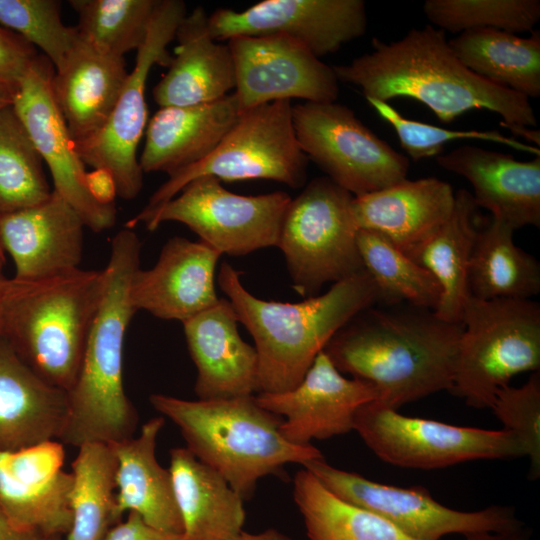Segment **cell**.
Instances as JSON below:
<instances>
[{"instance_id": "6da1fadb", "label": "cell", "mask_w": 540, "mask_h": 540, "mask_svg": "<svg viewBox=\"0 0 540 540\" xmlns=\"http://www.w3.org/2000/svg\"><path fill=\"white\" fill-rule=\"evenodd\" d=\"M462 322L409 303H375L359 312L324 352L341 373L373 384L379 403L398 409L450 391Z\"/></svg>"}, {"instance_id": "7a4b0ae2", "label": "cell", "mask_w": 540, "mask_h": 540, "mask_svg": "<svg viewBox=\"0 0 540 540\" xmlns=\"http://www.w3.org/2000/svg\"><path fill=\"white\" fill-rule=\"evenodd\" d=\"M371 44V52L332 66L339 82L359 88L366 99L412 98L445 123L467 111L485 109L507 124H537L527 97L470 71L439 28H413L397 41L373 38Z\"/></svg>"}, {"instance_id": "3957f363", "label": "cell", "mask_w": 540, "mask_h": 540, "mask_svg": "<svg viewBox=\"0 0 540 540\" xmlns=\"http://www.w3.org/2000/svg\"><path fill=\"white\" fill-rule=\"evenodd\" d=\"M141 242L132 228L112 239L104 271L101 302L84 349L80 369L67 392L68 414L58 441L74 447L88 442L113 444L133 437L138 415L123 383L124 340L135 314L129 297L140 268Z\"/></svg>"}, {"instance_id": "277c9868", "label": "cell", "mask_w": 540, "mask_h": 540, "mask_svg": "<svg viewBox=\"0 0 540 540\" xmlns=\"http://www.w3.org/2000/svg\"><path fill=\"white\" fill-rule=\"evenodd\" d=\"M217 280L239 323L254 339L258 393H280L297 386L332 337L359 312L379 302L377 288L365 270L297 303L252 295L228 263L221 265Z\"/></svg>"}, {"instance_id": "5b68a950", "label": "cell", "mask_w": 540, "mask_h": 540, "mask_svg": "<svg viewBox=\"0 0 540 540\" xmlns=\"http://www.w3.org/2000/svg\"><path fill=\"white\" fill-rule=\"evenodd\" d=\"M103 289V270L77 268L38 280L9 278L0 302V336L43 379L68 392Z\"/></svg>"}, {"instance_id": "8992f818", "label": "cell", "mask_w": 540, "mask_h": 540, "mask_svg": "<svg viewBox=\"0 0 540 540\" xmlns=\"http://www.w3.org/2000/svg\"><path fill=\"white\" fill-rule=\"evenodd\" d=\"M149 401L179 428L186 448L243 500L253 496L260 478L284 465L323 458L311 444L286 440L280 431L283 418L261 407L254 395L192 401L153 394Z\"/></svg>"}, {"instance_id": "52a82bcc", "label": "cell", "mask_w": 540, "mask_h": 540, "mask_svg": "<svg viewBox=\"0 0 540 540\" xmlns=\"http://www.w3.org/2000/svg\"><path fill=\"white\" fill-rule=\"evenodd\" d=\"M449 392L476 409L490 408L515 375L540 369V305L531 299L468 296Z\"/></svg>"}, {"instance_id": "ba28073f", "label": "cell", "mask_w": 540, "mask_h": 540, "mask_svg": "<svg viewBox=\"0 0 540 540\" xmlns=\"http://www.w3.org/2000/svg\"><path fill=\"white\" fill-rule=\"evenodd\" d=\"M354 196L328 177L311 180L284 214L277 247L302 296H315L362 270Z\"/></svg>"}, {"instance_id": "9c48e42d", "label": "cell", "mask_w": 540, "mask_h": 540, "mask_svg": "<svg viewBox=\"0 0 540 540\" xmlns=\"http://www.w3.org/2000/svg\"><path fill=\"white\" fill-rule=\"evenodd\" d=\"M308 161L295 135L291 101L264 104L241 113L208 156L168 176L139 214L164 205L202 176L227 182L266 179L300 188L307 178Z\"/></svg>"}, {"instance_id": "30bf717a", "label": "cell", "mask_w": 540, "mask_h": 540, "mask_svg": "<svg viewBox=\"0 0 540 540\" xmlns=\"http://www.w3.org/2000/svg\"><path fill=\"white\" fill-rule=\"evenodd\" d=\"M291 199L283 191L236 194L224 188L217 178L202 176L159 208L147 214L138 213L127 227L143 223L154 231L164 222H180L221 255H247L277 245Z\"/></svg>"}, {"instance_id": "8fae6325", "label": "cell", "mask_w": 540, "mask_h": 540, "mask_svg": "<svg viewBox=\"0 0 540 540\" xmlns=\"http://www.w3.org/2000/svg\"><path fill=\"white\" fill-rule=\"evenodd\" d=\"M187 14L181 0H159L135 65L128 74L116 105L105 125L92 136L74 142L85 165L107 170L115 183L117 197L134 199L143 186V171L137 149L148 124L146 83L154 65L168 67L172 57L168 44L175 39Z\"/></svg>"}, {"instance_id": "7c38bea8", "label": "cell", "mask_w": 540, "mask_h": 540, "mask_svg": "<svg viewBox=\"0 0 540 540\" xmlns=\"http://www.w3.org/2000/svg\"><path fill=\"white\" fill-rule=\"evenodd\" d=\"M298 144L308 160L354 197L406 179L409 158L394 150L336 102L292 105Z\"/></svg>"}, {"instance_id": "4fadbf2b", "label": "cell", "mask_w": 540, "mask_h": 540, "mask_svg": "<svg viewBox=\"0 0 540 540\" xmlns=\"http://www.w3.org/2000/svg\"><path fill=\"white\" fill-rule=\"evenodd\" d=\"M354 430L382 461L405 468L438 469L480 459L525 456L512 433L409 417L372 401L359 408Z\"/></svg>"}, {"instance_id": "5bb4252c", "label": "cell", "mask_w": 540, "mask_h": 540, "mask_svg": "<svg viewBox=\"0 0 540 540\" xmlns=\"http://www.w3.org/2000/svg\"><path fill=\"white\" fill-rule=\"evenodd\" d=\"M302 466L341 499L382 517L415 540H441L453 533L505 532L524 525L510 506L460 511L436 501L423 486L399 487L375 482L336 468L324 458Z\"/></svg>"}, {"instance_id": "9a60e30c", "label": "cell", "mask_w": 540, "mask_h": 540, "mask_svg": "<svg viewBox=\"0 0 540 540\" xmlns=\"http://www.w3.org/2000/svg\"><path fill=\"white\" fill-rule=\"evenodd\" d=\"M54 72L49 59L39 54L20 81L12 106L51 173L53 191L76 210L87 228L102 232L114 226L117 210L100 204L88 191L85 164L53 95Z\"/></svg>"}, {"instance_id": "2e32d148", "label": "cell", "mask_w": 540, "mask_h": 540, "mask_svg": "<svg viewBox=\"0 0 540 540\" xmlns=\"http://www.w3.org/2000/svg\"><path fill=\"white\" fill-rule=\"evenodd\" d=\"M227 44L240 114L282 100L336 102L339 81L333 68L297 41L281 35L240 36Z\"/></svg>"}, {"instance_id": "e0dca14e", "label": "cell", "mask_w": 540, "mask_h": 540, "mask_svg": "<svg viewBox=\"0 0 540 540\" xmlns=\"http://www.w3.org/2000/svg\"><path fill=\"white\" fill-rule=\"evenodd\" d=\"M208 25L216 41L281 35L320 58L363 36L367 14L362 0H264L243 11L218 9Z\"/></svg>"}, {"instance_id": "ac0fdd59", "label": "cell", "mask_w": 540, "mask_h": 540, "mask_svg": "<svg viewBox=\"0 0 540 540\" xmlns=\"http://www.w3.org/2000/svg\"><path fill=\"white\" fill-rule=\"evenodd\" d=\"M64 457L57 440L0 450V510L18 530L40 538L70 531L73 478L63 470Z\"/></svg>"}, {"instance_id": "d6986e66", "label": "cell", "mask_w": 540, "mask_h": 540, "mask_svg": "<svg viewBox=\"0 0 540 540\" xmlns=\"http://www.w3.org/2000/svg\"><path fill=\"white\" fill-rule=\"evenodd\" d=\"M264 409L283 418L280 431L296 445H308L354 430L363 405L379 399L377 388L362 379L346 378L321 351L302 381L280 393L255 396Z\"/></svg>"}, {"instance_id": "ffe728a7", "label": "cell", "mask_w": 540, "mask_h": 540, "mask_svg": "<svg viewBox=\"0 0 540 540\" xmlns=\"http://www.w3.org/2000/svg\"><path fill=\"white\" fill-rule=\"evenodd\" d=\"M220 257L201 240L170 238L153 267L138 268L133 274L129 287L132 307L182 323L207 310L219 300L215 270Z\"/></svg>"}, {"instance_id": "44dd1931", "label": "cell", "mask_w": 540, "mask_h": 540, "mask_svg": "<svg viewBox=\"0 0 540 540\" xmlns=\"http://www.w3.org/2000/svg\"><path fill=\"white\" fill-rule=\"evenodd\" d=\"M85 224L52 191L44 202L0 214V247L14 262L18 280H38L79 268Z\"/></svg>"}, {"instance_id": "7402d4cb", "label": "cell", "mask_w": 540, "mask_h": 540, "mask_svg": "<svg viewBox=\"0 0 540 540\" xmlns=\"http://www.w3.org/2000/svg\"><path fill=\"white\" fill-rule=\"evenodd\" d=\"M238 317L228 299L183 322L190 356L197 370L199 400L229 399L259 392L258 355L238 331Z\"/></svg>"}, {"instance_id": "603a6c76", "label": "cell", "mask_w": 540, "mask_h": 540, "mask_svg": "<svg viewBox=\"0 0 540 540\" xmlns=\"http://www.w3.org/2000/svg\"><path fill=\"white\" fill-rule=\"evenodd\" d=\"M436 160L469 181L478 208L489 210L514 231L540 226V155L518 161L510 154L464 145Z\"/></svg>"}, {"instance_id": "cb8c5ba5", "label": "cell", "mask_w": 540, "mask_h": 540, "mask_svg": "<svg viewBox=\"0 0 540 540\" xmlns=\"http://www.w3.org/2000/svg\"><path fill=\"white\" fill-rule=\"evenodd\" d=\"M454 202L449 183L435 177L406 178L354 197L353 212L359 230L381 235L407 255L443 226Z\"/></svg>"}, {"instance_id": "d4e9b609", "label": "cell", "mask_w": 540, "mask_h": 540, "mask_svg": "<svg viewBox=\"0 0 540 540\" xmlns=\"http://www.w3.org/2000/svg\"><path fill=\"white\" fill-rule=\"evenodd\" d=\"M208 14L197 6L179 23L168 71L152 94L159 107L216 101L235 89V66L228 44L213 39Z\"/></svg>"}, {"instance_id": "484cf974", "label": "cell", "mask_w": 540, "mask_h": 540, "mask_svg": "<svg viewBox=\"0 0 540 540\" xmlns=\"http://www.w3.org/2000/svg\"><path fill=\"white\" fill-rule=\"evenodd\" d=\"M67 414V392L37 374L0 336V450L58 440Z\"/></svg>"}, {"instance_id": "4316f807", "label": "cell", "mask_w": 540, "mask_h": 540, "mask_svg": "<svg viewBox=\"0 0 540 540\" xmlns=\"http://www.w3.org/2000/svg\"><path fill=\"white\" fill-rule=\"evenodd\" d=\"M240 116L233 93L213 102L160 107L148 121L139 157L143 173L168 176L208 156Z\"/></svg>"}, {"instance_id": "83f0119b", "label": "cell", "mask_w": 540, "mask_h": 540, "mask_svg": "<svg viewBox=\"0 0 540 540\" xmlns=\"http://www.w3.org/2000/svg\"><path fill=\"white\" fill-rule=\"evenodd\" d=\"M128 74L124 57L102 52L78 36L52 78L53 95L73 142L105 125Z\"/></svg>"}, {"instance_id": "f1b7e54d", "label": "cell", "mask_w": 540, "mask_h": 540, "mask_svg": "<svg viewBox=\"0 0 540 540\" xmlns=\"http://www.w3.org/2000/svg\"><path fill=\"white\" fill-rule=\"evenodd\" d=\"M164 418L145 422L140 434L110 444L116 457V515L136 512L150 526L170 533L183 534V523L175 500L169 469L156 459L157 437Z\"/></svg>"}, {"instance_id": "f546056e", "label": "cell", "mask_w": 540, "mask_h": 540, "mask_svg": "<svg viewBox=\"0 0 540 540\" xmlns=\"http://www.w3.org/2000/svg\"><path fill=\"white\" fill-rule=\"evenodd\" d=\"M169 471L185 540H237L243 499L213 468L186 447L170 450Z\"/></svg>"}, {"instance_id": "4dcf8cb0", "label": "cell", "mask_w": 540, "mask_h": 540, "mask_svg": "<svg viewBox=\"0 0 540 540\" xmlns=\"http://www.w3.org/2000/svg\"><path fill=\"white\" fill-rule=\"evenodd\" d=\"M480 227L472 194L459 189L448 220L432 237L407 254L441 286L442 296L435 313L444 320L461 322L463 304L469 296L468 269Z\"/></svg>"}, {"instance_id": "1f68e13d", "label": "cell", "mask_w": 540, "mask_h": 540, "mask_svg": "<svg viewBox=\"0 0 540 540\" xmlns=\"http://www.w3.org/2000/svg\"><path fill=\"white\" fill-rule=\"evenodd\" d=\"M459 60L473 73L528 99L540 95V31L529 37L493 29L461 32L449 41Z\"/></svg>"}, {"instance_id": "d6a6232c", "label": "cell", "mask_w": 540, "mask_h": 540, "mask_svg": "<svg viewBox=\"0 0 540 540\" xmlns=\"http://www.w3.org/2000/svg\"><path fill=\"white\" fill-rule=\"evenodd\" d=\"M514 230L491 217L481 226L468 269L469 296L480 300L531 299L540 293V265L516 246Z\"/></svg>"}, {"instance_id": "836d02e7", "label": "cell", "mask_w": 540, "mask_h": 540, "mask_svg": "<svg viewBox=\"0 0 540 540\" xmlns=\"http://www.w3.org/2000/svg\"><path fill=\"white\" fill-rule=\"evenodd\" d=\"M293 497L310 540H415L382 517L341 499L305 468L294 477Z\"/></svg>"}, {"instance_id": "e575fe53", "label": "cell", "mask_w": 540, "mask_h": 540, "mask_svg": "<svg viewBox=\"0 0 540 540\" xmlns=\"http://www.w3.org/2000/svg\"><path fill=\"white\" fill-rule=\"evenodd\" d=\"M116 457L110 444L88 442L72 462V526L65 540H103L116 515Z\"/></svg>"}, {"instance_id": "d590c367", "label": "cell", "mask_w": 540, "mask_h": 540, "mask_svg": "<svg viewBox=\"0 0 540 540\" xmlns=\"http://www.w3.org/2000/svg\"><path fill=\"white\" fill-rule=\"evenodd\" d=\"M357 245L364 270L382 304L409 303L436 310L442 289L435 277L381 235L360 229Z\"/></svg>"}, {"instance_id": "8d00e7d4", "label": "cell", "mask_w": 540, "mask_h": 540, "mask_svg": "<svg viewBox=\"0 0 540 540\" xmlns=\"http://www.w3.org/2000/svg\"><path fill=\"white\" fill-rule=\"evenodd\" d=\"M43 160L12 104L0 111V214L38 205L52 194Z\"/></svg>"}, {"instance_id": "74e56055", "label": "cell", "mask_w": 540, "mask_h": 540, "mask_svg": "<svg viewBox=\"0 0 540 540\" xmlns=\"http://www.w3.org/2000/svg\"><path fill=\"white\" fill-rule=\"evenodd\" d=\"M81 40L96 49L124 57L146 40L159 0H71Z\"/></svg>"}, {"instance_id": "f35d334b", "label": "cell", "mask_w": 540, "mask_h": 540, "mask_svg": "<svg viewBox=\"0 0 540 540\" xmlns=\"http://www.w3.org/2000/svg\"><path fill=\"white\" fill-rule=\"evenodd\" d=\"M423 11L437 28L461 33L493 28L510 33L533 31L540 19L539 0H426Z\"/></svg>"}, {"instance_id": "ab89813d", "label": "cell", "mask_w": 540, "mask_h": 540, "mask_svg": "<svg viewBox=\"0 0 540 540\" xmlns=\"http://www.w3.org/2000/svg\"><path fill=\"white\" fill-rule=\"evenodd\" d=\"M0 24L39 48L54 69L78 40L76 27L63 23L57 0H0Z\"/></svg>"}, {"instance_id": "60d3db41", "label": "cell", "mask_w": 540, "mask_h": 540, "mask_svg": "<svg viewBox=\"0 0 540 540\" xmlns=\"http://www.w3.org/2000/svg\"><path fill=\"white\" fill-rule=\"evenodd\" d=\"M374 110L395 130L401 147L414 161L437 157L447 142L461 139H479L510 146L516 150L540 155V149L527 145L497 131L451 130L425 122L405 118L388 102L366 99Z\"/></svg>"}, {"instance_id": "b9f144b4", "label": "cell", "mask_w": 540, "mask_h": 540, "mask_svg": "<svg viewBox=\"0 0 540 540\" xmlns=\"http://www.w3.org/2000/svg\"><path fill=\"white\" fill-rule=\"evenodd\" d=\"M503 429L522 443L529 458V479L540 476V372L535 371L520 387L509 384L498 390L491 404Z\"/></svg>"}, {"instance_id": "7bdbcfd3", "label": "cell", "mask_w": 540, "mask_h": 540, "mask_svg": "<svg viewBox=\"0 0 540 540\" xmlns=\"http://www.w3.org/2000/svg\"><path fill=\"white\" fill-rule=\"evenodd\" d=\"M39 56L36 48L0 25V87L14 95L20 81Z\"/></svg>"}, {"instance_id": "ee69618b", "label": "cell", "mask_w": 540, "mask_h": 540, "mask_svg": "<svg viewBox=\"0 0 540 540\" xmlns=\"http://www.w3.org/2000/svg\"><path fill=\"white\" fill-rule=\"evenodd\" d=\"M103 540H185L183 534L156 529L147 524L136 512L109 529Z\"/></svg>"}, {"instance_id": "f6af8a7d", "label": "cell", "mask_w": 540, "mask_h": 540, "mask_svg": "<svg viewBox=\"0 0 540 540\" xmlns=\"http://www.w3.org/2000/svg\"><path fill=\"white\" fill-rule=\"evenodd\" d=\"M86 184L92 197L102 205L115 206L116 187L111 174L105 169L87 172Z\"/></svg>"}, {"instance_id": "bcb514c9", "label": "cell", "mask_w": 540, "mask_h": 540, "mask_svg": "<svg viewBox=\"0 0 540 540\" xmlns=\"http://www.w3.org/2000/svg\"><path fill=\"white\" fill-rule=\"evenodd\" d=\"M465 540H529L530 533L524 525L505 532L481 531L464 535Z\"/></svg>"}, {"instance_id": "7dc6e473", "label": "cell", "mask_w": 540, "mask_h": 540, "mask_svg": "<svg viewBox=\"0 0 540 540\" xmlns=\"http://www.w3.org/2000/svg\"><path fill=\"white\" fill-rule=\"evenodd\" d=\"M34 533L15 528L0 510V540H40Z\"/></svg>"}, {"instance_id": "c3c4849f", "label": "cell", "mask_w": 540, "mask_h": 540, "mask_svg": "<svg viewBox=\"0 0 540 540\" xmlns=\"http://www.w3.org/2000/svg\"><path fill=\"white\" fill-rule=\"evenodd\" d=\"M500 126L508 129L515 136H520L528 142L534 143L536 147L540 146V131L531 129L528 126L520 124H507L500 121Z\"/></svg>"}, {"instance_id": "681fc988", "label": "cell", "mask_w": 540, "mask_h": 540, "mask_svg": "<svg viewBox=\"0 0 540 540\" xmlns=\"http://www.w3.org/2000/svg\"><path fill=\"white\" fill-rule=\"evenodd\" d=\"M237 540H292L288 536L276 529H267L259 533H248L243 531Z\"/></svg>"}, {"instance_id": "f907efd6", "label": "cell", "mask_w": 540, "mask_h": 540, "mask_svg": "<svg viewBox=\"0 0 540 540\" xmlns=\"http://www.w3.org/2000/svg\"><path fill=\"white\" fill-rule=\"evenodd\" d=\"M4 265H5V254L2 251H0V302H1V298L5 289V286L9 279L5 275Z\"/></svg>"}, {"instance_id": "816d5d0a", "label": "cell", "mask_w": 540, "mask_h": 540, "mask_svg": "<svg viewBox=\"0 0 540 540\" xmlns=\"http://www.w3.org/2000/svg\"><path fill=\"white\" fill-rule=\"evenodd\" d=\"M13 100V93L6 88L0 87V111L11 105Z\"/></svg>"}, {"instance_id": "f5cc1de1", "label": "cell", "mask_w": 540, "mask_h": 540, "mask_svg": "<svg viewBox=\"0 0 540 540\" xmlns=\"http://www.w3.org/2000/svg\"><path fill=\"white\" fill-rule=\"evenodd\" d=\"M40 540H63V539H62V536L60 535H54V536L42 538Z\"/></svg>"}, {"instance_id": "db71d44e", "label": "cell", "mask_w": 540, "mask_h": 540, "mask_svg": "<svg viewBox=\"0 0 540 540\" xmlns=\"http://www.w3.org/2000/svg\"><path fill=\"white\" fill-rule=\"evenodd\" d=\"M0 251H2L1 247H0ZM3 252V251H2ZM4 253V252H3Z\"/></svg>"}]
</instances>
